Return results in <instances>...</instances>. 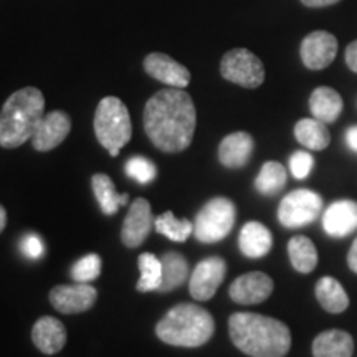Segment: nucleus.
<instances>
[{
    "instance_id": "nucleus-25",
    "label": "nucleus",
    "mask_w": 357,
    "mask_h": 357,
    "mask_svg": "<svg viewBox=\"0 0 357 357\" xmlns=\"http://www.w3.org/2000/svg\"><path fill=\"white\" fill-rule=\"evenodd\" d=\"M160 263H162V283L158 289L159 293L174 291L185 283L189 276V261L184 255L177 252H167L160 257Z\"/></svg>"
},
{
    "instance_id": "nucleus-37",
    "label": "nucleus",
    "mask_w": 357,
    "mask_h": 357,
    "mask_svg": "<svg viewBox=\"0 0 357 357\" xmlns=\"http://www.w3.org/2000/svg\"><path fill=\"white\" fill-rule=\"evenodd\" d=\"M346 142L354 153H357V126H352L346 131Z\"/></svg>"
},
{
    "instance_id": "nucleus-17",
    "label": "nucleus",
    "mask_w": 357,
    "mask_h": 357,
    "mask_svg": "<svg viewBox=\"0 0 357 357\" xmlns=\"http://www.w3.org/2000/svg\"><path fill=\"white\" fill-rule=\"evenodd\" d=\"M255 141L245 131L231 132L218 146V160L227 169H242L252 159Z\"/></svg>"
},
{
    "instance_id": "nucleus-15",
    "label": "nucleus",
    "mask_w": 357,
    "mask_h": 357,
    "mask_svg": "<svg viewBox=\"0 0 357 357\" xmlns=\"http://www.w3.org/2000/svg\"><path fill=\"white\" fill-rule=\"evenodd\" d=\"M144 70L151 78L167 84L169 88L184 89L190 83V71L166 53H149L144 58Z\"/></svg>"
},
{
    "instance_id": "nucleus-11",
    "label": "nucleus",
    "mask_w": 357,
    "mask_h": 357,
    "mask_svg": "<svg viewBox=\"0 0 357 357\" xmlns=\"http://www.w3.org/2000/svg\"><path fill=\"white\" fill-rule=\"evenodd\" d=\"M154 217L151 211L149 200L136 199L129 205L128 215L123 222L121 229V242L128 248H137L144 243L154 229Z\"/></svg>"
},
{
    "instance_id": "nucleus-38",
    "label": "nucleus",
    "mask_w": 357,
    "mask_h": 357,
    "mask_svg": "<svg viewBox=\"0 0 357 357\" xmlns=\"http://www.w3.org/2000/svg\"><path fill=\"white\" fill-rule=\"evenodd\" d=\"M7 225V211L3 208V205H0V234H2L3 229Z\"/></svg>"
},
{
    "instance_id": "nucleus-31",
    "label": "nucleus",
    "mask_w": 357,
    "mask_h": 357,
    "mask_svg": "<svg viewBox=\"0 0 357 357\" xmlns=\"http://www.w3.org/2000/svg\"><path fill=\"white\" fill-rule=\"evenodd\" d=\"M124 169H126L128 177L134 178L142 185L151 184L155 178V174H158L154 162H151L147 158H142V155H134V158L128 159Z\"/></svg>"
},
{
    "instance_id": "nucleus-27",
    "label": "nucleus",
    "mask_w": 357,
    "mask_h": 357,
    "mask_svg": "<svg viewBox=\"0 0 357 357\" xmlns=\"http://www.w3.org/2000/svg\"><path fill=\"white\" fill-rule=\"evenodd\" d=\"M288 182V174L283 164L276 162V160H268L260 169L255 178V189L261 195L266 197H273L284 189Z\"/></svg>"
},
{
    "instance_id": "nucleus-13",
    "label": "nucleus",
    "mask_w": 357,
    "mask_h": 357,
    "mask_svg": "<svg viewBox=\"0 0 357 357\" xmlns=\"http://www.w3.org/2000/svg\"><path fill=\"white\" fill-rule=\"evenodd\" d=\"M71 131V119L65 111H50L38 123L32 136V146L38 153H48L66 139Z\"/></svg>"
},
{
    "instance_id": "nucleus-30",
    "label": "nucleus",
    "mask_w": 357,
    "mask_h": 357,
    "mask_svg": "<svg viewBox=\"0 0 357 357\" xmlns=\"http://www.w3.org/2000/svg\"><path fill=\"white\" fill-rule=\"evenodd\" d=\"M102 261L96 253H88L71 268V278L78 283H89L101 275Z\"/></svg>"
},
{
    "instance_id": "nucleus-28",
    "label": "nucleus",
    "mask_w": 357,
    "mask_h": 357,
    "mask_svg": "<svg viewBox=\"0 0 357 357\" xmlns=\"http://www.w3.org/2000/svg\"><path fill=\"white\" fill-rule=\"evenodd\" d=\"M137 265H139V281H137L136 289L141 293L158 291L160 283H162V263L160 258L154 257L153 253H141L137 258Z\"/></svg>"
},
{
    "instance_id": "nucleus-2",
    "label": "nucleus",
    "mask_w": 357,
    "mask_h": 357,
    "mask_svg": "<svg viewBox=\"0 0 357 357\" xmlns=\"http://www.w3.org/2000/svg\"><path fill=\"white\" fill-rule=\"evenodd\" d=\"M229 334L236 349L250 357H284L291 349L288 326L257 312L231 314Z\"/></svg>"
},
{
    "instance_id": "nucleus-8",
    "label": "nucleus",
    "mask_w": 357,
    "mask_h": 357,
    "mask_svg": "<svg viewBox=\"0 0 357 357\" xmlns=\"http://www.w3.org/2000/svg\"><path fill=\"white\" fill-rule=\"evenodd\" d=\"M323 197L311 189H296L283 197L278 207V220L287 229L310 225L321 215Z\"/></svg>"
},
{
    "instance_id": "nucleus-6",
    "label": "nucleus",
    "mask_w": 357,
    "mask_h": 357,
    "mask_svg": "<svg viewBox=\"0 0 357 357\" xmlns=\"http://www.w3.org/2000/svg\"><path fill=\"white\" fill-rule=\"evenodd\" d=\"M236 207L230 199L213 197L200 208L194 220V236L200 243L222 242L234 229Z\"/></svg>"
},
{
    "instance_id": "nucleus-22",
    "label": "nucleus",
    "mask_w": 357,
    "mask_h": 357,
    "mask_svg": "<svg viewBox=\"0 0 357 357\" xmlns=\"http://www.w3.org/2000/svg\"><path fill=\"white\" fill-rule=\"evenodd\" d=\"M314 294L319 305L331 314L344 312L349 307V296H347L344 287L333 276L319 278L318 283H316Z\"/></svg>"
},
{
    "instance_id": "nucleus-23",
    "label": "nucleus",
    "mask_w": 357,
    "mask_h": 357,
    "mask_svg": "<svg viewBox=\"0 0 357 357\" xmlns=\"http://www.w3.org/2000/svg\"><path fill=\"white\" fill-rule=\"evenodd\" d=\"M93 194L105 215H114L123 205H128L129 194H118L114 182L106 174H95L91 178Z\"/></svg>"
},
{
    "instance_id": "nucleus-29",
    "label": "nucleus",
    "mask_w": 357,
    "mask_h": 357,
    "mask_svg": "<svg viewBox=\"0 0 357 357\" xmlns=\"http://www.w3.org/2000/svg\"><path fill=\"white\" fill-rule=\"evenodd\" d=\"M154 227L155 231H159L160 235L178 243L185 242L194 234V223L187 220V218H177L172 212H166L155 218Z\"/></svg>"
},
{
    "instance_id": "nucleus-4",
    "label": "nucleus",
    "mask_w": 357,
    "mask_h": 357,
    "mask_svg": "<svg viewBox=\"0 0 357 357\" xmlns=\"http://www.w3.org/2000/svg\"><path fill=\"white\" fill-rule=\"evenodd\" d=\"M215 333V321L205 307L181 303L171 307L155 324V336L169 346L200 347Z\"/></svg>"
},
{
    "instance_id": "nucleus-14",
    "label": "nucleus",
    "mask_w": 357,
    "mask_h": 357,
    "mask_svg": "<svg viewBox=\"0 0 357 357\" xmlns=\"http://www.w3.org/2000/svg\"><path fill=\"white\" fill-rule=\"evenodd\" d=\"M275 283L263 271H250L238 276L230 284V298L238 305H258L266 301L273 293Z\"/></svg>"
},
{
    "instance_id": "nucleus-19",
    "label": "nucleus",
    "mask_w": 357,
    "mask_h": 357,
    "mask_svg": "<svg viewBox=\"0 0 357 357\" xmlns=\"http://www.w3.org/2000/svg\"><path fill=\"white\" fill-rule=\"evenodd\" d=\"M238 247L247 258H263L273 247V235L263 223L248 222L240 231Z\"/></svg>"
},
{
    "instance_id": "nucleus-9",
    "label": "nucleus",
    "mask_w": 357,
    "mask_h": 357,
    "mask_svg": "<svg viewBox=\"0 0 357 357\" xmlns=\"http://www.w3.org/2000/svg\"><path fill=\"white\" fill-rule=\"evenodd\" d=\"M227 275V263L220 257H208L195 265L190 275L189 291L195 301H208L215 296L217 289Z\"/></svg>"
},
{
    "instance_id": "nucleus-18",
    "label": "nucleus",
    "mask_w": 357,
    "mask_h": 357,
    "mask_svg": "<svg viewBox=\"0 0 357 357\" xmlns=\"http://www.w3.org/2000/svg\"><path fill=\"white\" fill-rule=\"evenodd\" d=\"M32 341L43 354H56L66 344V328L60 319L53 316H43L32 328Z\"/></svg>"
},
{
    "instance_id": "nucleus-36",
    "label": "nucleus",
    "mask_w": 357,
    "mask_h": 357,
    "mask_svg": "<svg viewBox=\"0 0 357 357\" xmlns=\"http://www.w3.org/2000/svg\"><path fill=\"white\" fill-rule=\"evenodd\" d=\"M341 2V0H301L303 6L311 7V8H321V7H329L334 3Z\"/></svg>"
},
{
    "instance_id": "nucleus-20",
    "label": "nucleus",
    "mask_w": 357,
    "mask_h": 357,
    "mask_svg": "<svg viewBox=\"0 0 357 357\" xmlns=\"http://www.w3.org/2000/svg\"><path fill=\"white\" fill-rule=\"evenodd\" d=\"M311 349L312 357H352L354 341L347 331L329 329L314 337Z\"/></svg>"
},
{
    "instance_id": "nucleus-32",
    "label": "nucleus",
    "mask_w": 357,
    "mask_h": 357,
    "mask_svg": "<svg viewBox=\"0 0 357 357\" xmlns=\"http://www.w3.org/2000/svg\"><path fill=\"white\" fill-rule=\"evenodd\" d=\"M312 167H314V159H312V155L307 151H296L289 158V171H291V176L298 178V181L310 177Z\"/></svg>"
},
{
    "instance_id": "nucleus-34",
    "label": "nucleus",
    "mask_w": 357,
    "mask_h": 357,
    "mask_svg": "<svg viewBox=\"0 0 357 357\" xmlns=\"http://www.w3.org/2000/svg\"><path fill=\"white\" fill-rule=\"evenodd\" d=\"M346 65L349 66L351 71L357 73V40L351 42L346 48Z\"/></svg>"
},
{
    "instance_id": "nucleus-26",
    "label": "nucleus",
    "mask_w": 357,
    "mask_h": 357,
    "mask_svg": "<svg viewBox=\"0 0 357 357\" xmlns=\"http://www.w3.org/2000/svg\"><path fill=\"white\" fill-rule=\"evenodd\" d=\"M288 255L291 266L298 273L307 275L318 266L319 257L318 250H316L314 243L305 235H296L293 236L288 242Z\"/></svg>"
},
{
    "instance_id": "nucleus-3",
    "label": "nucleus",
    "mask_w": 357,
    "mask_h": 357,
    "mask_svg": "<svg viewBox=\"0 0 357 357\" xmlns=\"http://www.w3.org/2000/svg\"><path fill=\"white\" fill-rule=\"evenodd\" d=\"M45 116V98L38 88L26 86L12 93L0 111V146L15 149L32 139Z\"/></svg>"
},
{
    "instance_id": "nucleus-33",
    "label": "nucleus",
    "mask_w": 357,
    "mask_h": 357,
    "mask_svg": "<svg viewBox=\"0 0 357 357\" xmlns=\"http://www.w3.org/2000/svg\"><path fill=\"white\" fill-rule=\"evenodd\" d=\"M20 250L24 252L25 257L29 258H40L43 255L45 252V247H43V242L38 238L35 234H26L24 238H22V243H20Z\"/></svg>"
},
{
    "instance_id": "nucleus-1",
    "label": "nucleus",
    "mask_w": 357,
    "mask_h": 357,
    "mask_svg": "<svg viewBox=\"0 0 357 357\" xmlns=\"http://www.w3.org/2000/svg\"><path fill=\"white\" fill-rule=\"evenodd\" d=\"M197 111L189 93L181 88L160 89L144 106V131L149 141L167 154L185 151L194 139Z\"/></svg>"
},
{
    "instance_id": "nucleus-35",
    "label": "nucleus",
    "mask_w": 357,
    "mask_h": 357,
    "mask_svg": "<svg viewBox=\"0 0 357 357\" xmlns=\"http://www.w3.org/2000/svg\"><path fill=\"white\" fill-rule=\"evenodd\" d=\"M347 265L354 273L357 275V236L354 238V242L351 245L349 253H347Z\"/></svg>"
},
{
    "instance_id": "nucleus-21",
    "label": "nucleus",
    "mask_w": 357,
    "mask_h": 357,
    "mask_svg": "<svg viewBox=\"0 0 357 357\" xmlns=\"http://www.w3.org/2000/svg\"><path fill=\"white\" fill-rule=\"evenodd\" d=\"M344 102L342 98L334 88L319 86L311 93L310 96V111L312 118L323 123H334L342 113Z\"/></svg>"
},
{
    "instance_id": "nucleus-7",
    "label": "nucleus",
    "mask_w": 357,
    "mask_h": 357,
    "mask_svg": "<svg viewBox=\"0 0 357 357\" xmlns=\"http://www.w3.org/2000/svg\"><path fill=\"white\" fill-rule=\"evenodd\" d=\"M220 75L227 82L255 89L265 82V66L260 58L247 48H234L223 55Z\"/></svg>"
},
{
    "instance_id": "nucleus-10",
    "label": "nucleus",
    "mask_w": 357,
    "mask_h": 357,
    "mask_svg": "<svg viewBox=\"0 0 357 357\" xmlns=\"http://www.w3.org/2000/svg\"><path fill=\"white\" fill-rule=\"evenodd\" d=\"M96 300V288L89 283L60 284L50 291V303L61 314H78L91 310Z\"/></svg>"
},
{
    "instance_id": "nucleus-16",
    "label": "nucleus",
    "mask_w": 357,
    "mask_h": 357,
    "mask_svg": "<svg viewBox=\"0 0 357 357\" xmlns=\"http://www.w3.org/2000/svg\"><path fill=\"white\" fill-rule=\"evenodd\" d=\"M323 229L331 238H344L357 230L356 200H336L323 213Z\"/></svg>"
},
{
    "instance_id": "nucleus-12",
    "label": "nucleus",
    "mask_w": 357,
    "mask_h": 357,
    "mask_svg": "<svg viewBox=\"0 0 357 357\" xmlns=\"http://www.w3.org/2000/svg\"><path fill=\"white\" fill-rule=\"evenodd\" d=\"M337 38L326 30H316L306 35L301 42V60L303 65L310 70H324L334 61L337 55Z\"/></svg>"
},
{
    "instance_id": "nucleus-24",
    "label": "nucleus",
    "mask_w": 357,
    "mask_h": 357,
    "mask_svg": "<svg viewBox=\"0 0 357 357\" xmlns=\"http://www.w3.org/2000/svg\"><path fill=\"white\" fill-rule=\"evenodd\" d=\"M294 137L310 151H324L331 142V134L326 123L316 118H303L294 124Z\"/></svg>"
},
{
    "instance_id": "nucleus-5",
    "label": "nucleus",
    "mask_w": 357,
    "mask_h": 357,
    "mask_svg": "<svg viewBox=\"0 0 357 357\" xmlns=\"http://www.w3.org/2000/svg\"><path fill=\"white\" fill-rule=\"evenodd\" d=\"M93 126L98 142L113 158L119 155L123 147L131 141V116L128 106L116 96H106L98 102Z\"/></svg>"
}]
</instances>
